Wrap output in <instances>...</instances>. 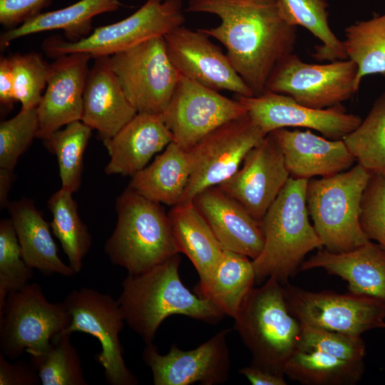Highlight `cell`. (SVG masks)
<instances>
[{
    "label": "cell",
    "instance_id": "cell-21",
    "mask_svg": "<svg viewBox=\"0 0 385 385\" xmlns=\"http://www.w3.org/2000/svg\"><path fill=\"white\" fill-rule=\"evenodd\" d=\"M281 148L291 178L309 180L329 177L349 169L356 161L343 140H331L309 129L287 128L270 133Z\"/></svg>",
    "mask_w": 385,
    "mask_h": 385
},
{
    "label": "cell",
    "instance_id": "cell-8",
    "mask_svg": "<svg viewBox=\"0 0 385 385\" xmlns=\"http://www.w3.org/2000/svg\"><path fill=\"white\" fill-rule=\"evenodd\" d=\"M71 322L63 302H48L38 284L29 283L9 294L0 311L1 352L9 359L19 358L24 351L29 356L39 354Z\"/></svg>",
    "mask_w": 385,
    "mask_h": 385
},
{
    "label": "cell",
    "instance_id": "cell-14",
    "mask_svg": "<svg viewBox=\"0 0 385 385\" xmlns=\"http://www.w3.org/2000/svg\"><path fill=\"white\" fill-rule=\"evenodd\" d=\"M247 115L237 99L180 75L162 118L173 142L188 150L220 126Z\"/></svg>",
    "mask_w": 385,
    "mask_h": 385
},
{
    "label": "cell",
    "instance_id": "cell-3",
    "mask_svg": "<svg viewBox=\"0 0 385 385\" xmlns=\"http://www.w3.org/2000/svg\"><path fill=\"white\" fill-rule=\"evenodd\" d=\"M307 181L290 177L263 217L264 246L259 256L252 260L255 283L274 277L286 284L306 255L323 247L309 220Z\"/></svg>",
    "mask_w": 385,
    "mask_h": 385
},
{
    "label": "cell",
    "instance_id": "cell-29",
    "mask_svg": "<svg viewBox=\"0 0 385 385\" xmlns=\"http://www.w3.org/2000/svg\"><path fill=\"white\" fill-rule=\"evenodd\" d=\"M255 283L252 260L225 250L212 275L205 282H198L194 292L198 297L210 301L224 315L234 319Z\"/></svg>",
    "mask_w": 385,
    "mask_h": 385
},
{
    "label": "cell",
    "instance_id": "cell-24",
    "mask_svg": "<svg viewBox=\"0 0 385 385\" xmlns=\"http://www.w3.org/2000/svg\"><path fill=\"white\" fill-rule=\"evenodd\" d=\"M315 268L346 280L349 292L385 303V249L378 243L369 241L342 252L319 250L299 267L302 271Z\"/></svg>",
    "mask_w": 385,
    "mask_h": 385
},
{
    "label": "cell",
    "instance_id": "cell-13",
    "mask_svg": "<svg viewBox=\"0 0 385 385\" xmlns=\"http://www.w3.org/2000/svg\"><path fill=\"white\" fill-rule=\"evenodd\" d=\"M283 286L288 308L301 324L359 337L385 328V303L376 298Z\"/></svg>",
    "mask_w": 385,
    "mask_h": 385
},
{
    "label": "cell",
    "instance_id": "cell-6",
    "mask_svg": "<svg viewBox=\"0 0 385 385\" xmlns=\"http://www.w3.org/2000/svg\"><path fill=\"white\" fill-rule=\"evenodd\" d=\"M372 175L359 164L332 176L309 179L306 203L325 249L347 252L370 240L360 224L361 204Z\"/></svg>",
    "mask_w": 385,
    "mask_h": 385
},
{
    "label": "cell",
    "instance_id": "cell-26",
    "mask_svg": "<svg viewBox=\"0 0 385 385\" xmlns=\"http://www.w3.org/2000/svg\"><path fill=\"white\" fill-rule=\"evenodd\" d=\"M168 215L179 252L192 263L200 277L198 282H205L225 250L192 202L171 207Z\"/></svg>",
    "mask_w": 385,
    "mask_h": 385
},
{
    "label": "cell",
    "instance_id": "cell-9",
    "mask_svg": "<svg viewBox=\"0 0 385 385\" xmlns=\"http://www.w3.org/2000/svg\"><path fill=\"white\" fill-rule=\"evenodd\" d=\"M110 63L138 113H163L180 78L168 57L164 36L115 53Z\"/></svg>",
    "mask_w": 385,
    "mask_h": 385
},
{
    "label": "cell",
    "instance_id": "cell-5",
    "mask_svg": "<svg viewBox=\"0 0 385 385\" xmlns=\"http://www.w3.org/2000/svg\"><path fill=\"white\" fill-rule=\"evenodd\" d=\"M115 211L116 225L104 250L128 274L145 272L180 253L161 204L128 187L116 199Z\"/></svg>",
    "mask_w": 385,
    "mask_h": 385
},
{
    "label": "cell",
    "instance_id": "cell-1",
    "mask_svg": "<svg viewBox=\"0 0 385 385\" xmlns=\"http://www.w3.org/2000/svg\"><path fill=\"white\" fill-rule=\"evenodd\" d=\"M185 11L220 18L217 26L199 30L224 45L255 96L265 91L276 66L294 51L297 27L287 21L278 0H188Z\"/></svg>",
    "mask_w": 385,
    "mask_h": 385
},
{
    "label": "cell",
    "instance_id": "cell-46",
    "mask_svg": "<svg viewBox=\"0 0 385 385\" xmlns=\"http://www.w3.org/2000/svg\"><path fill=\"white\" fill-rule=\"evenodd\" d=\"M13 170L0 168V207L3 210L9 205V193L13 182Z\"/></svg>",
    "mask_w": 385,
    "mask_h": 385
},
{
    "label": "cell",
    "instance_id": "cell-45",
    "mask_svg": "<svg viewBox=\"0 0 385 385\" xmlns=\"http://www.w3.org/2000/svg\"><path fill=\"white\" fill-rule=\"evenodd\" d=\"M253 385H285L284 376H278L255 365L250 364L239 370Z\"/></svg>",
    "mask_w": 385,
    "mask_h": 385
},
{
    "label": "cell",
    "instance_id": "cell-43",
    "mask_svg": "<svg viewBox=\"0 0 385 385\" xmlns=\"http://www.w3.org/2000/svg\"><path fill=\"white\" fill-rule=\"evenodd\" d=\"M39 376L32 366L22 361L9 363L0 352V385H38Z\"/></svg>",
    "mask_w": 385,
    "mask_h": 385
},
{
    "label": "cell",
    "instance_id": "cell-20",
    "mask_svg": "<svg viewBox=\"0 0 385 385\" xmlns=\"http://www.w3.org/2000/svg\"><path fill=\"white\" fill-rule=\"evenodd\" d=\"M203 216L222 247L257 258L264 246L261 222L218 186L207 188L192 201Z\"/></svg>",
    "mask_w": 385,
    "mask_h": 385
},
{
    "label": "cell",
    "instance_id": "cell-30",
    "mask_svg": "<svg viewBox=\"0 0 385 385\" xmlns=\"http://www.w3.org/2000/svg\"><path fill=\"white\" fill-rule=\"evenodd\" d=\"M364 368V361L297 348L285 366L284 375L305 385H354L362 378Z\"/></svg>",
    "mask_w": 385,
    "mask_h": 385
},
{
    "label": "cell",
    "instance_id": "cell-34",
    "mask_svg": "<svg viewBox=\"0 0 385 385\" xmlns=\"http://www.w3.org/2000/svg\"><path fill=\"white\" fill-rule=\"evenodd\" d=\"M343 140L358 164L371 175L385 176V91L375 100L365 119Z\"/></svg>",
    "mask_w": 385,
    "mask_h": 385
},
{
    "label": "cell",
    "instance_id": "cell-41",
    "mask_svg": "<svg viewBox=\"0 0 385 385\" xmlns=\"http://www.w3.org/2000/svg\"><path fill=\"white\" fill-rule=\"evenodd\" d=\"M360 224L366 237L385 249V176L372 175L362 197Z\"/></svg>",
    "mask_w": 385,
    "mask_h": 385
},
{
    "label": "cell",
    "instance_id": "cell-15",
    "mask_svg": "<svg viewBox=\"0 0 385 385\" xmlns=\"http://www.w3.org/2000/svg\"><path fill=\"white\" fill-rule=\"evenodd\" d=\"M247 115L265 134L287 127L319 132L331 140H343L361 123V118L347 112L343 105L318 109L296 102L292 98L265 91L252 96H237Z\"/></svg>",
    "mask_w": 385,
    "mask_h": 385
},
{
    "label": "cell",
    "instance_id": "cell-42",
    "mask_svg": "<svg viewBox=\"0 0 385 385\" xmlns=\"http://www.w3.org/2000/svg\"><path fill=\"white\" fill-rule=\"evenodd\" d=\"M50 0H0V23L9 29L16 28L41 14Z\"/></svg>",
    "mask_w": 385,
    "mask_h": 385
},
{
    "label": "cell",
    "instance_id": "cell-23",
    "mask_svg": "<svg viewBox=\"0 0 385 385\" xmlns=\"http://www.w3.org/2000/svg\"><path fill=\"white\" fill-rule=\"evenodd\" d=\"M173 140L161 115L138 113L114 136L103 141L110 156L104 171L133 176Z\"/></svg>",
    "mask_w": 385,
    "mask_h": 385
},
{
    "label": "cell",
    "instance_id": "cell-28",
    "mask_svg": "<svg viewBox=\"0 0 385 385\" xmlns=\"http://www.w3.org/2000/svg\"><path fill=\"white\" fill-rule=\"evenodd\" d=\"M119 0H80L58 10L41 13L20 26L1 35L3 48L21 37L30 34L61 29L69 41H76L88 36L94 16L119 9Z\"/></svg>",
    "mask_w": 385,
    "mask_h": 385
},
{
    "label": "cell",
    "instance_id": "cell-2",
    "mask_svg": "<svg viewBox=\"0 0 385 385\" xmlns=\"http://www.w3.org/2000/svg\"><path fill=\"white\" fill-rule=\"evenodd\" d=\"M179 254L122 282L118 299L125 322L146 344L153 343L160 324L169 316L184 315L209 324L224 314L210 301L192 293L179 275Z\"/></svg>",
    "mask_w": 385,
    "mask_h": 385
},
{
    "label": "cell",
    "instance_id": "cell-4",
    "mask_svg": "<svg viewBox=\"0 0 385 385\" xmlns=\"http://www.w3.org/2000/svg\"><path fill=\"white\" fill-rule=\"evenodd\" d=\"M234 319L235 329L252 354L251 364L284 376L302 327L288 308L283 284L270 277L263 285L252 287Z\"/></svg>",
    "mask_w": 385,
    "mask_h": 385
},
{
    "label": "cell",
    "instance_id": "cell-7",
    "mask_svg": "<svg viewBox=\"0 0 385 385\" xmlns=\"http://www.w3.org/2000/svg\"><path fill=\"white\" fill-rule=\"evenodd\" d=\"M183 0H146L128 17L116 23L96 28L88 36L76 41L51 36L42 43L51 58L72 53H86L93 58L110 56L148 40L165 36L183 26L185 18Z\"/></svg>",
    "mask_w": 385,
    "mask_h": 385
},
{
    "label": "cell",
    "instance_id": "cell-35",
    "mask_svg": "<svg viewBox=\"0 0 385 385\" xmlns=\"http://www.w3.org/2000/svg\"><path fill=\"white\" fill-rule=\"evenodd\" d=\"M92 130L83 121L76 120L43 140L46 148L57 158L61 188L73 193L81 183L83 154Z\"/></svg>",
    "mask_w": 385,
    "mask_h": 385
},
{
    "label": "cell",
    "instance_id": "cell-10",
    "mask_svg": "<svg viewBox=\"0 0 385 385\" xmlns=\"http://www.w3.org/2000/svg\"><path fill=\"white\" fill-rule=\"evenodd\" d=\"M266 135L248 115L207 134L188 150L190 175L180 203L192 202L202 190L230 178L248 152Z\"/></svg>",
    "mask_w": 385,
    "mask_h": 385
},
{
    "label": "cell",
    "instance_id": "cell-39",
    "mask_svg": "<svg viewBox=\"0 0 385 385\" xmlns=\"http://www.w3.org/2000/svg\"><path fill=\"white\" fill-rule=\"evenodd\" d=\"M36 108L23 109L0 123V168L13 170L19 158L37 137Z\"/></svg>",
    "mask_w": 385,
    "mask_h": 385
},
{
    "label": "cell",
    "instance_id": "cell-37",
    "mask_svg": "<svg viewBox=\"0 0 385 385\" xmlns=\"http://www.w3.org/2000/svg\"><path fill=\"white\" fill-rule=\"evenodd\" d=\"M33 269L24 262L13 222H0V311L11 292L19 290L33 277Z\"/></svg>",
    "mask_w": 385,
    "mask_h": 385
},
{
    "label": "cell",
    "instance_id": "cell-18",
    "mask_svg": "<svg viewBox=\"0 0 385 385\" xmlns=\"http://www.w3.org/2000/svg\"><path fill=\"white\" fill-rule=\"evenodd\" d=\"M242 164L235 174L217 186L261 222L290 175L282 151L270 133L248 152Z\"/></svg>",
    "mask_w": 385,
    "mask_h": 385
},
{
    "label": "cell",
    "instance_id": "cell-44",
    "mask_svg": "<svg viewBox=\"0 0 385 385\" xmlns=\"http://www.w3.org/2000/svg\"><path fill=\"white\" fill-rule=\"evenodd\" d=\"M17 101L14 93V76L9 56L0 58V104L9 110Z\"/></svg>",
    "mask_w": 385,
    "mask_h": 385
},
{
    "label": "cell",
    "instance_id": "cell-38",
    "mask_svg": "<svg viewBox=\"0 0 385 385\" xmlns=\"http://www.w3.org/2000/svg\"><path fill=\"white\" fill-rule=\"evenodd\" d=\"M9 58L16 101L23 109L36 108L47 85L50 64L36 52L15 53Z\"/></svg>",
    "mask_w": 385,
    "mask_h": 385
},
{
    "label": "cell",
    "instance_id": "cell-31",
    "mask_svg": "<svg viewBox=\"0 0 385 385\" xmlns=\"http://www.w3.org/2000/svg\"><path fill=\"white\" fill-rule=\"evenodd\" d=\"M343 41L347 58L358 67L355 89L364 77L380 74L385 78V13L356 21L344 29Z\"/></svg>",
    "mask_w": 385,
    "mask_h": 385
},
{
    "label": "cell",
    "instance_id": "cell-11",
    "mask_svg": "<svg viewBox=\"0 0 385 385\" xmlns=\"http://www.w3.org/2000/svg\"><path fill=\"white\" fill-rule=\"evenodd\" d=\"M71 316L67 331L81 332L96 338L101 351L96 360L103 367L111 385H136L138 379L127 367L119 334L125 319L118 300L108 294L83 287L72 290L63 301Z\"/></svg>",
    "mask_w": 385,
    "mask_h": 385
},
{
    "label": "cell",
    "instance_id": "cell-25",
    "mask_svg": "<svg viewBox=\"0 0 385 385\" xmlns=\"http://www.w3.org/2000/svg\"><path fill=\"white\" fill-rule=\"evenodd\" d=\"M16 230L25 263L43 274L72 277L76 272L63 262L51 233V225L34 202L23 198L7 207Z\"/></svg>",
    "mask_w": 385,
    "mask_h": 385
},
{
    "label": "cell",
    "instance_id": "cell-33",
    "mask_svg": "<svg viewBox=\"0 0 385 385\" xmlns=\"http://www.w3.org/2000/svg\"><path fill=\"white\" fill-rule=\"evenodd\" d=\"M287 21L294 26H303L319 40L312 56L318 61L347 59L343 41L330 29L326 0H278Z\"/></svg>",
    "mask_w": 385,
    "mask_h": 385
},
{
    "label": "cell",
    "instance_id": "cell-19",
    "mask_svg": "<svg viewBox=\"0 0 385 385\" xmlns=\"http://www.w3.org/2000/svg\"><path fill=\"white\" fill-rule=\"evenodd\" d=\"M91 58L86 53H72L56 58L50 64L45 92L36 107V138L44 140L61 127L81 120L83 92Z\"/></svg>",
    "mask_w": 385,
    "mask_h": 385
},
{
    "label": "cell",
    "instance_id": "cell-22",
    "mask_svg": "<svg viewBox=\"0 0 385 385\" xmlns=\"http://www.w3.org/2000/svg\"><path fill=\"white\" fill-rule=\"evenodd\" d=\"M83 97L81 121L105 140L114 136L137 113L113 71L110 56L94 58Z\"/></svg>",
    "mask_w": 385,
    "mask_h": 385
},
{
    "label": "cell",
    "instance_id": "cell-40",
    "mask_svg": "<svg viewBox=\"0 0 385 385\" xmlns=\"http://www.w3.org/2000/svg\"><path fill=\"white\" fill-rule=\"evenodd\" d=\"M301 327L297 348L320 351L348 361H364L366 345L360 337L303 324Z\"/></svg>",
    "mask_w": 385,
    "mask_h": 385
},
{
    "label": "cell",
    "instance_id": "cell-16",
    "mask_svg": "<svg viewBox=\"0 0 385 385\" xmlns=\"http://www.w3.org/2000/svg\"><path fill=\"white\" fill-rule=\"evenodd\" d=\"M230 329L218 332L190 351L173 344L166 354H160L153 343L146 344L143 359L152 371L155 385H217L230 376L231 360L227 338Z\"/></svg>",
    "mask_w": 385,
    "mask_h": 385
},
{
    "label": "cell",
    "instance_id": "cell-27",
    "mask_svg": "<svg viewBox=\"0 0 385 385\" xmlns=\"http://www.w3.org/2000/svg\"><path fill=\"white\" fill-rule=\"evenodd\" d=\"M190 175L188 150L172 141L153 162L132 176L128 188L153 202L178 205Z\"/></svg>",
    "mask_w": 385,
    "mask_h": 385
},
{
    "label": "cell",
    "instance_id": "cell-12",
    "mask_svg": "<svg viewBox=\"0 0 385 385\" xmlns=\"http://www.w3.org/2000/svg\"><path fill=\"white\" fill-rule=\"evenodd\" d=\"M357 71L356 64L349 58L314 64L292 53L276 66L265 91L287 95L309 108H327L348 101L356 93Z\"/></svg>",
    "mask_w": 385,
    "mask_h": 385
},
{
    "label": "cell",
    "instance_id": "cell-17",
    "mask_svg": "<svg viewBox=\"0 0 385 385\" xmlns=\"http://www.w3.org/2000/svg\"><path fill=\"white\" fill-rule=\"evenodd\" d=\"M168 57L180 75L215 91L255 96L221 48L209 36L183 25L164 36Z\"/></svg>",
    "mask_w": 385,
    "mask_h": 385
},
{
    "label": "cell",
    "instance_id": "cell-36",
    "mask_svg": "<svg viewBox=\"0 0 385 385\" xmlns=\"http://www.w3.org/2000/svg\"><path fill=\"white\" fill-rule=\"evenodd\" d=\"M71 333L56 334L43 352L30 356L43 385H87L76 348L71 342Z\"/></svg>",
    "mask_w": 385,
    "mask_h": 385
},
{
    "label": "cell",
    "instance_id": "cell-32",
    "mask_svg": "<svg viewBox=\"0 0 385 385\" xmlns=\"http://www.w3.org/2000/svg\"><path fill=\"white\" fill-rule=\"evenodd\" d=\"M72 194L61 188L49 197L47 206L52 214L50 223L52 232L60 241L69 265L77 274L82 270L92 239L79 216L78 205Z\"/></svg>",
    "mask_w": 385,
    "mask_h": 385
}]
</instances>
